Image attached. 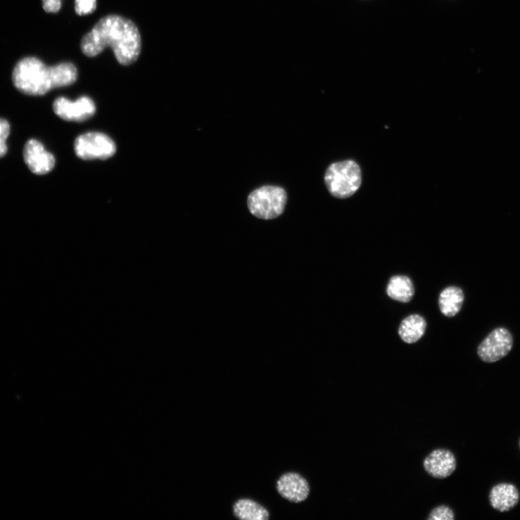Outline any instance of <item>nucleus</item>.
<instances>
[{
  "label": "nucleus",
  "mask_w": 520,
  "mask_h": 520,
  "mask_svg": "<svg viewBox=\"0 0 520 520\" xmlns=\"http://www.w3.org/2000/svg\"><path fill=\"white\" fill-rule=\"evenodd\" d=\"M11 132V126L6 120L0 118V158L8 153L6 141Z\"/></svg>",
  "instance_id": "nucleus-18"
},
{
  "label": "nucleus",
  "mask_w": 520,
  "mask_h": 520,
  "mask_svg": "<svg viewBox=\"0 0 520 520\" xmlns=\"http://www.w3.org/2000/svg\"><path fill=\"white\" fill-rule=\"evenodd\" d=\"M519 447H520V440H519Z\"/></svg>",
  "instance_id": "nucleus-21"
},
{
  "label": "nucleus",
  "mask_w": 520,
  "mask_h": 520,
  "mask_svg": "<svg viewBox=\"0 0 520 520\" xmlns=\"http://www.w3.org/2000/svg\"><path fill=\"white\" fill-rule=\"evenodd\" d=\"M424 468L431 477L445 479L456 470L457 461L454 454L445 449L432 451L424 461Z\"/></svg>",
  "instance_id": "nucleus-10"
},
{
  "label": "nucleus",
  "mask_w": 520,
  "mask_h": 520,
  "mask_svg": "<svg viewBox=\"0 0 520 520\" xmlns=\"http://www.w3.org/2000/svg\"><path fill=\"white\" fill-rule=\"evenodd\" d=\"M287 203L286 190L278 186L266 185L250 194L248 205L251 213L263 220H272L283 214Z\"/></svg>",
  "instance_id": "nucleus-4"
},
{
  "label": "nucleus",
  "mask_w": 520,
  "mask_h": 520,
  "mask_svg": "<svg viewBox=\"0 0 520 520\" xmlns=\"http://www.w3.org/2000/svg\"><path fill=\"white\" fill-rule=\"evenodd\" d=\"M277 489L280 496L295 504L306 501L311 491L308 481L296 472L281 475L277 481Z\"/></svg>",
  "instance_id": "nucleus-8"
},
{
  "label": "nucleus",
  "mask_w": 520,
  "mask_h": 520,
  "mask_svg": "<svg viewBox=\"0 0 520 520\" xmlns=\"http://www.w3.org/2000/svg\"><path fill=\"white\" fill-rule=\"evenodd\" d=\"M390 298L402 303H408L415 294L414 284L410 278L405 276H395L391 279L387 287Z\"/></svg>",
  "instance_id": "nucleus-14"
},
{
  "label": "nucleus",
  "mask_w": 520,
  "mask_h": 520,
  "mask_svg": "<svg viewBox=\"0 0 520 520\" xmlns=\"http://www.w3.org/2000/svg\"><path fill=\"white\" fill-rule=\"evenodd\" d=\"M50 70L53 89L72 85L77 79V70L70 63H63L50 67Z\"/></svg>",
  "instance_id": "nucleus-16"
},
{
  "label": "nucleus",
  "mask_w": 520,
  "mask_h": 520,
  "mask_svg": "<svg viewBox=\"0 0 520 520\" xmlns=\"http://www.w3.org/2000/svg\"><path fill=\"white\" fill-rule=\"evenodd\" d=\"M44 10L47 13H58L62 7L61 0H42Z\"/></svg>",
  "instance_id": "nucleus-20"
},
{
  "label": "nucleus",
  "mask_w": 520,
  "mask_h": 520,
  "mask_svg": "<svg viewBox=\"0 0 520 520\" xmlns=\"http://www.w3.org/2000/svg\"><path fill=\"white\" fill-rule=\"evenodd\" d=\"M513 346V338L505 328L500 327L492 331L480 344L478 354L486 363L497 362L509 354Z\"/></svg>",
  "instance_id": "nucleus-6"
},
{
  "label": "nucleus",
  "mask_w": 520,
  "mask_h": 520,
  "mask_svg": "<svg viewBox=\"0 0 520 520\" xmlns=\"http://www.w3.org/2000/svg\"><path fill=\"white\" fill-rule=\"evenodd\" d=\"M111 47L118 63L134 64L142 50V39L138 27L130 20L118 15L101 18L80 42L82 51L89 58L99 56Z\"/></svg>",
  "instance_id": "nucleus-1"
},
{
  "label": "nucleus",
  "mask_w": 520,
  "mask_h": 520,
  "mask_svg": "<svg viewBox=\"0 0 520 520\" xmlns=\"http://www.w3.org/2000/svg\"><path fill=\"white\" fill-rule=\"evenodd\" d=\"M464 298V293L460 288L457 286L446 288L439 298L441 312L448 317H455L462 309Z\"/></svg>",
  "instance_id": "nucleus-15"
},
{
  "label": "nucleus",
  "mask_w": 520,
  "mask_h": 520,
  "mask_svg": "<svg viewBox=\"0 0 520 520\" xmlns=\"http://www.w3.org/2000/svg\"><path fill=\"white\" fill-rule=\"evenodd\" d=\"M324 182L334 197L339 199L350 198L362 185L361 168L357 162L352 160L334 163L326 170Z\"/></svg>",
  "instance_id": "nucleus-3"
},
{
  "label": "nucleus",
  "mask_w": 520,
  "mask_h": 520,
  "mask_svg": "<svg viewBox=\"0 0 520 520\" xmlns=\"http://www.w3.org/2000/svg\"><path fill=\"white\" fill-rule=\"evenodd\" d=\"M426 326V321L423 317L419 315H412L402 320L398 334L402 341L413 344L424 336Z\"/></svg>",
  "instance_id": "nucleus-12"
},
{
  "label": "nucleus",
  "mask_w": 520,
  "mask_h": 520,
  "mask_svg": "<svg viewBox=\"0 0 520 520\" xmlns=\"http://www.w3.org/2000/svg\"><path fill=\"white\" fill-rule=\"evenodd\" d=\"M235 517L241 520H268L270 516L268 509L258 502L248 498H241L233 505Z\"/></svg>",
  "instance_id": "nucleus-13"
},
{
  "label": "nucleus",
  "mask_w": 520,
  "mask_h": 520,
  "mask_svg": "<svg viewBox=\"0 0 520 520\" xmlns=\"http://www.w3.org/2000/svg\"><path fill=\"white\" fill-rule=\"evenodd\" d=\"M455 518V513L450 507L441 505L433 509L426 519L428 520H454Z\"/></svg>",
  "instance_id": "nucleus-17"
},
{
  "label": "nucleus",
  "mask_w": 520,
  "mask_h": 520,
  "mask_svg": "<svg viewBox=\"0 0 520 520\" xmlns=\"http://www.w3.org/2000/svg\"><path fill=\"white\" fill-rule=\"evenodd\" d=\"M97 6L96 0H75V12L79 15L93 13Z\"/></svg>",
  "instance_id": "nucleus-19"
},
{
  "label": "nucleus",
  "mask_w": 520,
  "mask_h": 520,
  "mask_svg": "<svg viewBox=\"0 0 520 520\" xmlns=\"http://www.w3.org/2000/svg\"><path fill=\"white\" fill-rule=\"evenodd\" d=\"M23 158L30 171L37 175H44L53 170L56 166V158L46 151L44 145L37 140L32 139L25 144Z\"/></svg>",
  "instance_id": "nucleus-9"
},
{
  "label": "nucleus",
  "mask_w": 520,
  "mask_h": 520,
  "mask_svg": "<svg viewBox=\"0 0 520 520\" xmlns=\"http://www.w3.org/2000/svg\"><path fill=\"white\" fill-rule=\"evenodd\" d=\"M74 147L77 157L86 160H106L113 157L117 151L115 142L108 136L94 132L77 137Z\"/></svg>",
  "instance_id": "nucleus-5"
},
{
  "label": "nucleus",
  "mask_w": 520,
  "mask_h": 520,
  "mask_svg": "<svg viewBox=\"0 0 520 520\" xmlns=\"http://www.w3.org/2000/svg\"><path fill=\"white\" fill-rule=\"evenodd\" d=\"M489 500L493 508L501 512H508L518 504L519 493L515 486L501 483L491 489Z\"/></svg>",
  "instance_id": "nucleus-11"
},
{
  "label": "nucleus",
  "mask_w": 520,
  "mask_h": 520,
  "mask_svg": "<svg viewBox=\"0 0 520 520\" xmlns=\"http://www.w3.org/2000/svg\"><path fill=\"white\" fill-rule=\"evenodd\" d=\"M53 110L63 120L84 122L95 115L96 107L94 101L87 96L80 97L75 101L60 97L54 101Z\"/></svg>",
  "instance_id": "nucleus-7"
},
{
  "label": "nucleus",
  "mask_w": 520,
  "mask_h": 520,
  "mask_svg": "<svg viewBox=\"0 0 520 520\" xmlns=\"http://www.w3.org/2000/svg\"><path fill=\"white\" fill-rule=\"evenodd\" d=\"M15 87L29 96H43L53 89L50 67L36 58H25L13 72Z\"/></svg>",
  "instance_id": "nucleus-2"
}]
</instances>
